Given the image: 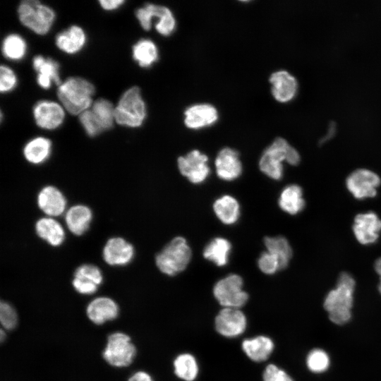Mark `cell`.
I'll use <instances>...</instances> for the list:
<instances>
[{"mask_svg":"<svg viewBox=\"0 0 381 381\" xmlns=\"http://www.w3.org/2000/svg\"><path fill=\"white\" fill-rule=\"evenodd\" d=\"M355 286L353 277L344 272L339 274L336 287L327 294L323 306L333 323L342 325L351 320Z\"/></svg>","mask_w":381,"mask_h":381,"instance_id":"obj_1","label":"cell"},{"mask_svg":"<svg viewBox=\"0 0 381 381\" xmlns=\"http://www.w3.org/2000/svg\"><path fill=\"white\" fill-rule=\"evenodd\" d=\"M299 152L283 138H277L263 152L259 161L260 171L274 180L283 176V162L290 165L299 164Z\"/></svg>","mask_w":381,"mask_h":381,"instance_id":"obj_2","label":"cell"},{"mask_svg":"<svg viewBox=\"0 0 381 381\" xmlns=\"http://www.w3.org/2000/svg\"><path fill=\"white\" fill-rule=\"evenodd\" d=\"M94 85L80 77L67 78L58 87L57 95L64 109L73 115H80L92 104Z\"/></svg>","mask_w":381,"mask_h":381,"instance_id":"obj_3","label":"cell"},{"mask_svg":"<svg viewBox=\"0 0 381 381\" xmlns=\"http://www.w3.org/2000/svg\"><path fill=\"white\" fill-rule=\"evenodd\" d=\"M146 116V105L140 89L137 86L131 87L125 91L114 108L115 121L126 127H140Z\"/></svg>","mask_w":381,"mask_h":381,"instance_id":"obj_4","label":"cell"},{"mask_svg":"<svg viewBox=\"0 0 381 381\" xmlns=\"http://www.w3.org/2000/svg\"><path fill=\"white\" fill-rule=\"evenodd\" d=\"M192 252L186 240L178 236L173 238L155 258L159 270L169 276L183 272L190 261Z\"/></svg>","mask_w":381,"mask_h":381,"instance_id":"obj_5","label":"cell"},{"mask_svg":"<svg viewBox=\"0 0 381 381\" xmlns=\"http://www.w3.org/2000/svg\"><path fill=\"white\" fill-rule=\"evenodd\" d=\"M18 13L21 23L38 35H45L49 31L56 16L50 7L36 0L21 1Z\"/></svg>","mask_w":381,"mask_h":381,"instance_id":"obj_6","label":"cell"},{"mask_svg":"<svg viewBox=\"0 0 381 381\" xmlns=\"http://www.w3.org/2000/svg\"><path fill=\"white\" fill-rule=\"evenodd\" d=\"M114 108L110 101L100 98L81 113L79 120L86 133L93 137L111 129L115 121Z\"/></svg>","mask_w":381,"mask_h":381,"instance_id":"obj_7","label":"cell"},{"mask_svg":"<svg viewBox=\"0 0 381 381\" xmlns=\"http://www.w3.org/2000/svg\"><path fill=\"white\" fill-rule=\"evenodd\" d=\"M136 18L145 30H150L152 21L157 18L155 25L157 32L162 36H169L176 28V20L171 10L161 5L147 4L135 11Z\"/></svg>","mask_w":381,"mask_h":381,"instance_id":"obj_8","label":"cell"},{"mask_svg":"<svg viewBox=\"0 0 381 381\" xmlns=\"http://www.w3.org/2000/svg\"><path fill=\"white\" fill-rule=\"evenodd\" d=\"M136 349L128 335L123 332L111 334L102 353L104 359L114 367H126L133 361Z\"/></svg>","mask_w":381,"mask_h":381,"instance_id":"obj_9","label":"cell"},{"mask_svg":"<svg viewBox=\"0 0 381 381\" xmlns=\"http://www.w3.org/2000/svg\"><path fill=\"white\" fill-rule=\"evenodd\" d=\"M243 279L239 275L229 274L215 284L213 294L224 308H238L244 306L248 299V294L243 290Z\"/></svg>","mask_w":381,"mask_h":381,"instance_id":"obj_10","label":"cell"},{"mask_svg":"<svg viewBox=\"0 0 381 381\" xmlns=\"http://www.w3.org/2000/svg\"><path fill=\"white\" fill-rule=\"evenodd\" d=\"M380 183V176L368 169H356L346 179L348 190L358 200L374 198Z\"/></svg>","mask_w":381,"mask_h":381,"instance_id":"obj_11","label":"cell"},{"mask_svg":"<svg viewBox=\"0 0 381 381\" xmlns=\"http://www.w3.org/2000/svg\"><path fill=\"white\" fill-rule=\"evenodd\" d=\"M177 163L180 173L194 184L202 183L210 175L208 157L198 150L181 156Z\"/></svg>","mask_w":381,"mask_h":381,"instance_id":"obj_12","label":"cell"},{"mask_svg":"<svg viewBox=\"0 0 381 381\" xmlns=\"http://www.w3.org/2000/svg\"><path fill=\"white\" fill-rule=\"evenodd\" d=\"M353 232L356 240L363 245L375 243L381 231V219L374 212L358 214L353 221Z\"/></svg>","mask_w":381,"mask_h":381,"instance_id":"obj_13","label":"cell"},{"mask_svg":"<svg viewBox=\"0 0 381 381\" xmlns=\"http://www.w3.org/2000/svg\"><path fill=\"white\" fill-rule=\"evenodd\" d=\"M215 328L224 337L238 336L246 328V318L238 308H224L215 318Z\"/></svg>","mask_w":381,"mask_h":381,"instance_id":"obj_14","label":"cell"},{"mask_svg":"<svg viewBox=\"0 0 381 381\" xmlns=\"http://www.w3.org/2000/svg\"><path fill=\"white\" fill-rule=\"evenodd\" d=\"M271 92L276 101L287 103L292 101L298 91L296 78L285 70L272 73L269 78Z\"/></svg>","mask_w":381,"mask_h":381,"instance_id":"obj_15","label":"cell"},{"mask_svg":"<svg viewBox=\"0 0 381 381\" xmlns=\"http://www.w3.org/2000/svg\"><path fill=\"white\" fill-rule=\"evenodd\" d=\"M33 115L36 124L47 130L59 127L65 117L64 108L57 102L48 100L37 102L33 108Z\"/></svg>","mask_w":381,"mask_h":381,"instance_id":"obj_16","label":"cell"},{"mask_svg":"<svg viewBox=\"0 0 381 381\" xmlns=\"http://www.w3.org/2000/svg\"><path fill=\"white\" fill-rule=\"evenodd\" d=\"M218 117V111L213 105L197 104L184 111V124L189 129L198 130L213 125Z\"/></svg>","mask_w":381,"mask_h":381,"instance_id":"obj_17","label":"cell"},{"mask_svg":"<svg viewBox=\"0 0 381 381\" xmlns=\"http://www.w3.org/2000/svg\"><path fill=\"white\" fill-rule=\"evenodd\" d=\"M216 173L224 181H233L242 173V164L238 152L231 147H224L218 153L215 159Z\"/></svg>","mask_w":381,"mask_h":381,"instance_id":"obj_18","label":"cell"},{"mask_svg":"<svg viewBox=\"0 0 381 381\" xmlns=\"http://www.w3.org/2000/svg\"><path fill=\"white\" fill-rule=\"evenodd\" d=\"M103 277L95 265L85 264L78 267L72 282L75 291L81 294H92L102 284Z\"/></svg>","mask_w":381,"mask_h":381,"instance_id":"obj_19","label":"cell"},{"mask_svg":"<svg viewBox=\"0 0 381 381\" xmlns=\"http://www.w3.org/2000/svg\"><path fill=\"white\" fill-rule=\"evenodd\" d=\"M133 256V246L120 237L109 239L103 249V258L110 265H126L132 260Z\"/></svg>","mask_w":381,"mask_h":381,"instance_id":"obj_20","label":"cell"},{"mask_svg":"<svg viewBox=\"0 0 381 381\" xmlns=\"http://www.w3.org/2000/svg\"><path fill=\"white\" fill-rule=\"evenodd\" d=\"M119 309L117 303L108 297H98L87 306L86 313L88 318L96 325H102L117 318Z\"/></svg>","mask_w":381,"mask_h":381,"instance_id":"obj_21","label":"cell"},{"mask_svg":"<svg viewBox=\"0 0 381 381\" xmlns=\"http://www.w3.org/2000/svg\"><path fill=\"white\" fill-rule=\"evenodd\" d=\"M32 65L37 72V82L43 89H49L52 82L58 86L62 83L59 77V64L57 61L38 55L33 58Z\"/></svg>","mask_w":381,"mask_h":381,"instance_id":"obj_22","label":"cell"},{"mask_svg":"<svg viewBox=\"0 0 381 381\" xmlns=\"http://www.w3.org/2000/svg\"><path fill=\"white\" fill-rule=\"evenodd\" d=\"M37 204L40 210L49 216H59L65 210L66 200L56 187H44L37 195Z\"/></svg>","mask_w":381,"mask_h":381,"instance_id":"obj_23","label":"cell"},{"mask_svg":"<svg viewBox=\"0 0 381 381\" xmlns=\"http://www.w3.org/2000/svg\"><path fill=\"white\" fill-rule=\"evenodd\" d=\"M86 35L83 30L77 25H73L66 30L59 33L56 37L57 47L67 53L75 54L85 45Z\"/></svg>","mask_w":381,"mask_h":381,"instance_id":"obj_24","label":"cell"},{"mask_svg":"<svg viewBox=\"0 0 381 381\" xmlns=\"http://www.w3.org/2000/svg\"><path fill=\"white\" fill-rule=\"evenodd\" d=\"M92 214L89 207L76 205L69 208L65 216L66 224L71 233L80 236L89 228Z\"/></svg>","mask_w":381,"mask_h":381,"instance_id":"obj_25","label":"cell"},{"mask_svg":"<svg viewBox=\"0 0 381 381\" xmlns=\"http://www.w3.org/2000/svg\"><path fill=\"white\" fill-rule=\"evenodd\" d=\"M278 202L284 212L291 215L298 214L306 204L302 188L296 184L286 186L281 192Z\"/></svg>","mask_w":381,"mask_h":381,"instance_id":"obj_26","label":"cell"},{"mask_svg":"<svg viewBox=\"0 0 381 381\" xmlns=\"http://www.w3.org/2000/svg\"><path fill=\"white\" fill-rule=\"evenodd\" d=\"M242 349L252 361L261 362L267 360L271 355L274 349V343L267 337L258 336L244 340L242 343Z\"/></svg>","mask_w":381,"mask_h":381,"instance_id":"obj_27","label":"cell"},{"mask_svg":"<svg viewBox=\"0 0 381 381\" xmlns=\"http://www.w3.org/2000/svg\"><path fill=\"white\" fill-rule=\"evenodd\" d=\"M37 234L53 246L62 244L65 233L61 225L51 217L40 219L35 224Z\"/></svg>","mask_w":381,"mask_h":381,"instance_id":"obj_28","label":"cell"},{"mask_svg":"<svg viewBox=\"0 0 381 381\" xmlns=\"http://www.w3.org/2000/svg\"><path fill=\"white\" fill-rule=\"evenodd\" d=\"M214 212L217 218L224 224L231 225L237 222L240 216V206L234 197L223 195L213 204Z\"/></svg>","mask_w":381,"mask_h":381,"instance_id":"obj_29","label":"cell"},{"mask_svg":"<svg viewBox=\"0 0 381 381\" xmlns=\"http://www.w3.org/2000/svg\"><path fill=\"white\" fill-rule=\"evenodd\" d=\"M52 143L44 137H37L30 140L24 147L23 155L30 163L39 164L44 162L50 156Z\"/></svg>","mask_w":381,"mask_h":381,"instance_id":"obj_30","label":"cell"},{"mask_svg":"<svg viewBox=\"0 0 381 381\" xmlns=\"http://www.w3.org/2000/svg\"><path fill=\"white\" fill-rule=\"evenodd\" d=\"M231 250V243L226 238H213L205 248L203 256L219 267L227 264Z\"/></svg>","mask_w":381,"mask_h":381,"instance_id":"obj_31","label":"cell"},{"mask_svg":"<svg viewBox=\"0 0 381 381\" xmlns=\"http://www.w3.org/2000/svg\"><path fill=\"white\" fill-rule=\"evenodd\" d=\"M264 243L267 251L275 255L279 260L281 270L289 265L293 251L288 240L282 236L274 237H265Z\"/></svg>","mask_w":381,"mask_h":381,"instance_id":"obj_32","label":"cell"},{"mask_svg":"<svg viewBox=\"0 0 381 381\" xmlns=\"http://www.w3.org/2000/svg\"><path fill=\"white\" fill-rule=\"evenodd\" d=\"M158 49L149 39H141L133 47V58L140 67H150L158 60Z\"/></svg>","mask_w":381,"mask_h":381,"instance_id":"obj_33","label":"cell"},{"mask_svg":"<svg viewBox=\"0 0 381 381\" xmlns=\"http://www.w3.org/2000/svg\"><path fill=\"white\" fill-rule=\"evenodd\" d=\"M174 372L177 377L185 381H193L198 373L195 357L190 353H182L174 361Z\"/></svg>","mask_w":381,"mask_h":381,"instance_id":"obj_34","label":"cell"},{"mask_svg":"<svg viewBox=\"0 0 381 381\" xmlns=\"http://www.w3.org/2000/svg\"><path fill=\"white\" fill-rule=\"evenodd\" d=\"M27 45L20 35L11 34L7 35L2 43V52L4 56L13 61L22 59L26 53Z\"/></svg>","mask_w":381,"mask_h":381,"instance_id":"obj_35","label":"cell"},{"mask_svg":"<svg viewBox=\"0 0 381 381\" xmlns=\"http://www.w3.org/2000/svg\"><path fill=\"white\" fill-rule=\"evenodd\" d=\"M306 365L308 368L313 373H323L329 368V356L322 349H314L307 356Z\"/></svg>","mask_w":381,"mask_h":381,"instance_id":"obj_36","label":"cell"},{"mask_svg":"<svg viewBox=\"0 0 381 381\" xmlns=\"http://www.w3.org/2000/svg\"><path fill=\"white\" fill-rule=\"evenodd\" d=\"M0 321L7 330L14 329L18 323V315L14 308L8 303L1 301L0 303Z\"/></svg>","mask_w":381,"mask_h":381,"instance_id":"obj_37","label":"cell"},{"mask_svg":"<svg viewBox=\"0 0 381 381\" xmlns=\"http://www.w3.org/2000/svg\"><path fill=\"white\" fill-rule=\"evenodd\" d=\"M258 265L260 270L267 274H273L281 270L279 260L268 251L263 252L260 255L258 260Z\"/></svg>","mask_w":381,"mask_h":381,"instance_id":"obj_38","label":"cell"},{"mask_svg":"<svg viewBox=\"0 0 381 381\" xmlns=\"http://www.w3.org/2000/svg\"><path fill=\"white\" fill-rule=\"evenodd\" d=\"M17 84V78L14 72L6 66L0 68V91L7 92L12 90Z\"/></svg>","mask_w":381,"mask_h":381,"instance_id":"obj_39","label":"cell"},{"mask_svg":"<svg viewBox=\"0 0 381 381\" xmlns=\"http://www.w3.org/2000/svg\"><path fill=\"white\" fill-rule=\"evenodd\" d=\"M263 381H294L283 370L274 364H269L263 373Z\"/></svg>","mask_w":381,"mask_h":381,"instance_id":"obj_40","label":"cell"},{"mask_svg":"<svg viewBox=\"0 0 381 381\" xmlns=\"http://www.w3.org/2000/svg\"><path fill=\"white\" fill-rule=\"evenodd\" d=\"M337 132V124L334 121H331L327 127V131L325 134L319 140L320 145H324L330 140L335 135Z\"/></svg>","mask_w":381,"mask_h":381,"instance_id":"obj_41","label":"cell"},{"mask_svg":"<svg viewBox=\"0 0 381 381\" xmlns=\"http://www.w3.org/2000/svg\"><path fill=\"white\" fill-rule=\"evenodd\" d=\"M100 6L107 11H111L118 8L119 6H121L123 4H124L123 0H109V1H104V0H100L99 1Z\"/></svg>","mask_w":381,"mask_h":381,"instance_id":"obj_42","label":"cell"},{"mask_svg":"<svg viewBox=\"0 0 381 381\" xmlns=\"http://www.w3.org/2000/svg\"><path fill=\"white\" fill-rule=\"evenodd\" d=\"M128 381H153L151 376L144 372L138 371L133 374Z\"/></svg>","mask_w":381,"mask_h":381,"instance_id":"obj_43","label":"cell"},{"mask_svg":"<svg viewBox=\"0 0 381 381\" xmlns=\"http://www.w3.org/2000/svg\"><path fill=\"white\" fill-rule=\"evenodd\" d=\"M374 268L380 277V283L378 286L379 291L381 294V257L376 260L374 265Z\"/></svg>","mask_w":381,"mask_h":381,"instance_id":"obj_44","label":"cell"},{"mask_svg":"<svg viewBox=\"0 0 381 381\" xmlns=\"http://www.w3.org/2000/svg\"><path fill=\"white\" fill-rule=\"evenodd\" d=\"M6 337V333L4 332V329H1V337H0V339H1V341H3V340Z\"/></svg>","mask_w":381,"mask_h":381,"instance_id":"obj_45","label":"cell"}]
</instances>
